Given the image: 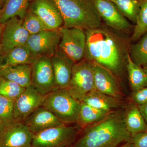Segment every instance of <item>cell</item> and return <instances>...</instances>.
Here are the masks:
<instances>
[{"label":"cell","instance_id":"6da1fadb","mask_svg":"<svg viewBox=\"0 0 147 147\" xmlns=\"http://www.w3.org/2000/svg\"><path fill=\"white\" fill-rule=\"evenodd\" d=\"M85 30L86 40L84 59L102 66L115 76L120 74L126 64L127 54L118 37L101 26Z\"/></svg>","mask_w":147,"mask_h":147},{"label":"cell","instance_id":"7a4b0ae2","mask_svg":"<svg viewBox=\"0 0 147 147\" xmlns=\"http://www.w3.org/2000/svg\"><path fill=\"white\" fill-rule=\"evenodd\" d=\"M125 109L112 111L102 119L82 129L71 147H117L131 140L124 121Z\"/></svg>","mask_w":147,"mask_h":147},{"label":"cell","instance_id":"3957f363","mask_svg":"<svg viewBox=\"0 0 147 147\" xmlns=\"http://www.w3.org/2000/svg\"><path fill=\"white\" fill-rule=\"evenodd\" d=\"M65 28L94 29L101 26V19L92 0H53Z\"/></svg>","mask_w":147,"mask_h":147},{"label":"cell","instance_id":"277c9868","mask_svg":"<svg viewBox=\"0 0 147 147\" xmlns=\"http://www.w3.org/2000/svg\"><path fill=\"white\" fill-rule=\"evenodd\" d=\"M82 102L66 89L54 90L45 95L42 106L52 112L65 124L76 123Z\"/></svg>","mask_w":147,"mask_h":147},{"label":"cell","instance_id":"5b68a950","mask_svg":"<svg viewBox=\"0 0 147 147\" xmlns=\"http://www.w3.org/2000/svg\"><path fill=\"white\" fill-rule=\"evenodd\" d=\"M64 124L45 129L34 135L32 146L36 147H71L82 129L76 125Z\"/></svg>","mask_w":147,"mask_h":147},{"label":"cell","instance_id":"8992f818","mask_svg":"<svg viewBox=\"0 0 147 147\" xmlns=\"http://www.w3.org/2000/svg\"><path fill=\"white\" fill-rule=\"evenodd\" d=\"M66 89L72 96L80 101L86 95L94 89L92 62L84 59L74 64L70 83Z\"/></svg>","mask_w":147,"mask_h":147},{"label":"cell","instance_id":"52a82bcc","mask_svg":"<svg viewBox=\"0 0 147 147\" xmlns=\"http://www.w3.org/2000/svg\"><path fill=\"white\" fill-rule=\"evenodd\" d=\"M61 34L58 48L74 63L84 59L86 36L84 29L77 28H59Z\"/></svg>","mask_w":147,"mask_h":147},{"label":"cell","instance_id":"ba28073f","mask_svg":"<svg viewBox=\"0 0 147 147\" xmlns=\"http://www.w3.org/2000/svg\"><path fill=\"white\" fill-rule=\"evenodd\" d=\"M61 37L59 29L46 30L31 35L26 45L36 57L51 58L57 50Z\"/></svg>","mask_w":147,"mask_h":147},{"label":"cell","instance_id":"9c48e42d","mask_svg":"<svg viewBox=\"0 0 147 147\" xmlns=\"http://www.w3.org/2000/svg\"><path fill=\"white\" fill-rule=\"evenodd\" d=\"M31 66L32 86L43 95L53 91L55 76L50 58H37Z\"/></svg>","mask_w":147,"mask_h":147},{"label":"cell","instance_id":"30bf717a","mask_svg":"<svg viewBox=\"0 0 147 147\" xmlns=\"http://www.w3.org/2000/svg\"><path fill=\"white\" fill-rule=\"evenodd\" d=\"M45 96L32 85L26 88L14 101L13 118L15 121L23 122L35 110L42 106Z\"/></svg>","mask_w":147,"mask_h":147},{"label":"cell","instance_id":"8fae6325","mask_svg":"<svg viewBox=\"0 0 147 147\" xmlns=\"http://www.w3.org/2000/svg\"><path fill=\"white\" fill-rule=\"evenodd\" d=\"M30 35L23 26V20L13 17L4 24L1 47L3 53L18 46L26 45Z\"/></svg>","mask_w":147,"mask_h":147},{"label":"cell","instance_id":"7c38bea8","mask_svg":"<svg viewBox=\"0 0 147 147\" xmlns=\"http://www.w3.org/2000/svg\"><path fill=\"white\" fill-rule=\"evenodd\" d=\"M34 134L23 122L6 125L0 138V147H31Z\"/></svg>","mask_w":147,"mask_h":147},{"label":"cell","instance_id":"4fadbf2b","mask_svg":"<svg viewBox=\"0 0 147 147\" xmlns=\"http://www.w3.org/2000/svg\"><path fill=\"white\" fill-rule=\"evenodd\" d=\"M29 10L37 16L48 30L63 26L62 17L53 0H33Z\"/></svg>","mask_w":147,"mask_h":147},{"label":"cell","instance_id":"5bb4252c","mask_svg":"<svg viewBox=\"0 0 147 147\" xmlns=\"http://www.w3.org/2000/svg\"><path fill=\"white\" fill-rule=\"evenodd\" d=\"M101 20L110 28L124 31L130 24L113 3L107 0H92Z\"/></svg>","mask_w":147,"mask_h":147},{"label":"cell","instance_id":"9a60e30c","mask_svg":"<svg viewBox=\"0 0 147 147\" xmlns=\"http://www.w3.org/2000/svg\"><path fill=\"white\" fill-rule=\"evenodd\" d=\"M50 59L55 76L53 90L67 88L71 80L74 63L59 48Z\"/></svg>","mask_w":147,"mask_h":147},{"label":"cell","instance_id":"2e32d148","mask_svg":"<svg viewBox=\"0 0 147 147\" xmlns=\"http://www.w3.org/2000/svg\"><path fill=\"white\" fill-rule=\"evenodd\" d=\"M92 63L95 89L108 95L120 98L122 93L115 76L102 66L95 63Z\"/></svg>","mask_w":147,"mask_h":147},{"label":"cell","instance_id":"e0dca14e","mask_svg":"<svg viewBox=\"0 0 147 147\" xmlns=\"http://www.w3.org/2000/svg\"><path fill=\"white\" fill-rule=\"evenodd\" d=\"M23 123L34 135L47 129L64 124L53 113L42 106L35 110Z\"/></svg>","mask_w":147,"mask_h":147},{"label":"cell","instance_id":"ac0fdd59","mask_svg":"<svg viewBox=\"0 0 147 147\" xmlns=\"http://www.w3.org/2000/svg\"><path fill=\"white\" fill-rule=\"evenodd\" d=\"M81 102L110 112L118 110L123 105L120 98L105 94L95 89L86 95Z\"/></svg>","mask_w":147,"mask_h":147},{"label":"cell","instance_id":"d6986e66","mask_svg":"<svg viewBox=\"0 0 147 147\" xmlns=\"http://www.w3.org/2000/svg\"><path fill=\"white\" fill-rule=\"evenodd\" d=\"M1 76L18 84L24 88L32 85L31 66L21 64L0 68Z\"/></svg>","mask_w":147,"mask_h":147},{"label":"cell","instance_id":"ffe728a7","mask_svg":"<svg viewBox=\"0 0 147 147\" xmlns=\"http://www.w3.org/2000/svg\"><path fill=\"white\" fill-rule=\"evenodd\" d=\"M37 58L26 45L18 46L3 53L1 68L17 65H31Z\"/></svg>","mask_w":147,"mask_h":147},{"label":"cell","instance_id":"44dd1931","mask_svg":"<svg viewBox=\"0 0 147 147\" xmlns=\"http://www.w3.org/2000/svg\"><path fill=\"white\" fill-rule=\"evenodd\" d=\"M31 0H6L0 11V24L15 16L23 20L29 10Z\"/></svg>","mask_w":147,"mask_h":147},{"label":"cell","instance_id":"7402d4cb","mask_svg":"<svg viewBox=\"0 0 147 147\" xmlns=\"http://www.w3.org/2000/svg\"><path fill=\"white\" fill-rule=\"evenodd\" d=\"M124 121L131 136L147 130V126L137 105L131 103L125 109Z\"/></svg>","mask_w":147,"mask_h":147},{"label":"cell","instance_id":"603a6c76","mask_svg":"<svg viewBox=\"0 0 147 147\" xmlns=\"http://www.w3.org/2000/svg\"><path fill=\"white\" fill-rule=\"evenodd\" d=\"M111 112L95 108L82 102L76 123L81 128H84L102 119Z\"/></svg>","mask_w":147,"mask_h":147},{"label":"cell","instance_id":"cb8c5ba5","mask_svg":"<svg viewBox=\"0 0 147 147\" xmlns=\"http://www.w3.org/2000/svg\"><path fill=\"white\" fill-rule=\"evenodd\" d=\"M126 65L129 79L133 92L147 86V75L144 69L134 63L129 53L126 56Z\"/></svg>","mask_w":147,"mask_h":147},{"label":"cell","instance_id":"d4e9b609","mask_svg":"<svg viewBox=\"0 0 147 147\" xmlns=\"http://www.w3.org/2000/svg\"><path fill=\"white\" fill-rule=\"evenodd\" d=\"M147 33V0H140V9L131 40L137 41Z\"/></svg>","mask_w":147,"mask_h":147},{"label":"cell","instance_id":"484cf974","mask_svg":"<svg viewBox=\"0 0 147 147\" xmlns=\"http://www.w3.org/2000/svg\"><path fill=\"white\" fill-rule=\"evenodd\" d=\"M113 3L124 16L135 24L140 9V0H115Z\"/></svg>","mask_w":147,"mask_h":147},{"label":"cell","instance_id":"4316f807","mask_svg":"<svg viewBox=\"0 0 147 147\" xmlns=\"http://www.w3.org/2000/svg\"><path fill=\"white\" fill-rule=\"evenodd\" d=\"M131 46L129 54L132 61L137 65H147V33Z\"/></svg>","mask_w":147,"mask_h":147},{"label":"cell","instance_id":"83f0119b","mask_svg":"<svg viewBox=\"0 0 147 147\" xmlns=\"http://www.w3.org/2000/svg\"><path fill=\"white\" fill-rule=\"evenodd\" d=\"M26 88L15 82L0 77V96L15 101Z\"/></svg>","mask_w":147,"mask_h":147},{"label":"cell","instance_id":"f1b7e54d","mask_svg":"<svg viewBox=\"0 0 147 147\" xmlns=\"http://www.w3.org/2000/svg\"><path fill=\"white\" fill-rule=\"evenodd\" d=\"M23 24L30 35L48 30L43 22L29 10L23 19Z\"/></svg>","mask_w":147,"mask_h":147},{"label":"cell","instance_id":"f546056e","mask_svg":"<svg viewBox=\"0 0 147 147\" xmlns=\"http://www.w3.org/2000/svg\"><path fill=\"white\" fill-rule=\"evenodd\" d=\"M14 100L0 96V120L6 125L15 121L13 118Z\"/></svg>","mask_w":147,"mask_h":147},{"label":"cell","instance_id":"4dcf8cb0","mask_svg":"<svg viewBox=\"0 0 147 147\" xmlns=\"http://www.w3.org/2000/svg\"><path fill=\"white\" fill-rule=\"evenodd\" d=\"M131 99L137 105L147 103V86L133 92L131 95Z\"/></svg>","mask_w":147,"mask_h":147},{"label":"cell","instance_id":"1f68e13d","mask_svg":"<svg viewBox=\"0 0 147 147\" xmlns=\"http://www.w3.org/2000/svg\"><path fill=\"white\" fill-rule=\"evenodd\" d=\"M130 141L135 147H147V130L132 135Z\"/></svg>","mask_w":147,"mask_h":147},{"label":"cell","instance_id":"d6a6232c","mask_svg":"<svg viewBox=\"0 0 147 147\" xmlns=\"http://www.w3.org/2000/svg\"><path fill=\"white\" fill-rule=\"evenodd\" d=\"M137 106L144 118L147 126V103L141 105H138Z\"/></svg>","mask_w":147,"mask_h":147},{"label":"cell","instance_id":"836d02e7","mask_svg":"<svg viewBox=\"0 0 147 147\" xmlns=\"http://www.w3.org/2000/svg\"><path fill=\"white\" fill-rule=\"evenodd\" d=\"M117 147H135L134 144L131 143V141H128L122 144Z\"/></svg>","mask_w":147,"mask_h":147},{"label":"cell","instance_id":"e575fe53","mask_svg":"<svg viewBox=\"0 0 147 147\" xmlns=\"http://www.w3.org/2000/svg\"><path fill=\"white\" fill-rule=\"evenodd\" d=\"M6 126V125H5V124L0 120V138L5 129Z\"/></svg>","mask_w":147,"mask_h":147},{"label":"cell","instance_id":"d590c367","mask_svg":"<svg viewBox=\"0 0 147 147\" xmlns=\"http://www.w3.org/2000/svg\"><path fill=\"white\" fill-rule=\"evenodd\" d=\"M4 27V24H0V46H1V42L2 36Z\"/></svg>","mask_w":147,"mask_h":147},{"label":"cell","instance_id":"8d00e7d4","mask_svg":"<svg viewBox=\"0 0 147 147\" xmlns=\"http://www.w3.org/2000/svg\"><path fill=\"white\" fill-rule=\"evenodd\" d=\"M3 55V53L0 46V68L2 65Z\"/></svg>","mask_w":147,"mask_h":147},{"label":"cell","instance_id":"74e56055","mask_svg":"<svg viewBox=\"0 0 147 147\" xmlns=\"http://www.w3.org/2000/svg\"><path fill=\"white\" fill-rule=\"evenodd\" d=\"M6 0H0V6L2 7L4 4Z\"/></svg>","mask_w":147,"mask_h":147},{"label":"cell","instance_id":"f35d334b","mask_svg":"<svg viewBox=\"0 0 147 147\" xmlns=\"http://www.w3.org/2000/svg\"><path fill=\"white\" fill-rule=\"evenodd\" d=\"M144 70L145 72H146V74L147 75V65L145 66H144Z\"/></svg>","mask_w":147,"mask_h":147},{"label":"cell","instance_id":"ab89813d","mask_svg":"<svg viewBox=\"0 0 147 147\" xmlns=\"http://www.w3.org/2000/svg\"><path fill=\"white\" fill-rule=\"evenodd\" d=\"M107 1H110L111 2L113 3L115 2V0H107Z\"/></svg>","mask_w":147,"mask_h":147},{"label":"cell","instance_id":"60d3db41","mask_svg":"<svg viewBox=\"0 0 147 147\" xmlns=\"http://www.w3.org/2000/svg\"><path fill=\"white\" fill-rule=\"evenodd\" d=\"M2 7L0 6V11H1V9Z\"/></svg>","mask_w":147,"mask_h":147},{"label":"cell","instance_id":"b9f144b4","mask_svg":"<svg viewBox=\"0 0 147 147\" xmlns=\"http://www.w3.org/2000/svg\"><path fill=\"white\" fill-rule=\"evenodd\" d=\"M31 147H36L32 146Z\"/></svg>","mask_w":147,"mask_h":147},{"label":"cell","instance_id":"7bdbcfd3","mask_svg":"<svg viewBox=\"0 0 147 147\" xmlns=\"http://www.w3.org/2000/svg\"><path fill=\"white\" fill-rule=\"evenodd\" d=\"M0 77H1V74H0Z\"/></svg>","mask_w":147,"mask_h":147}]
</instances>
